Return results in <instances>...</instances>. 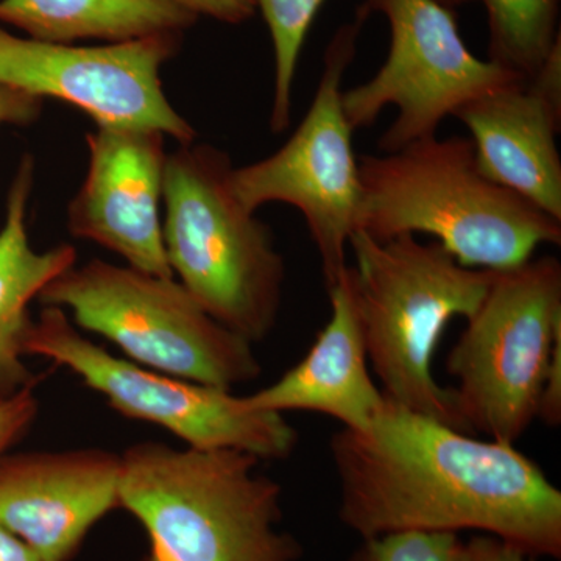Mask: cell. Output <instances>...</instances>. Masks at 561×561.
Here are the masks:
<instances>
[{
	"mask_svg": "<svg viewBox=\"0 0 561 561\" xmlns=\"http://www.w3.org/2000/svg\"><path fill=\"white\" fill-rule=\"evenodd\" d=\"M472 2V0H463ZM489 16L490 61L531 77L561 39L560 0H478Z\"/></svg>",
	"mask_w": 561,
	"mask_h": 561,
	"instance_id": "ac0fdd59",
	"label": "cell"
},
{
	"mask_svg": "<svg viewBox=\"0 0 561 561\" xmlns=\"http://www.w3.org/2000/svg\"><path fill=\"white\" fill-rule=\"evenodd\" d=\"M561 335V264L530 257L494 271L490 289L449 353L457 409L468 430L515 445L537 420Z\"/></svg>",
	"mask_w": 561,
	"mask_h": 561,
	"instance_id": "52a82bcc",
	"label": "cell"
},
{
	"mask_svg": "<svg viewBox=\"0 0 561 561\" xmlns=\"http://www.w3.org/2000/svg\"><path fill=\"white\" fill-rule=\"evenodd\" d=\"M350 249L356 260L350 265L354 306L383 394L474 435L460 416L453 390L435 381L432 364L449 321L474 313L494 271L463 267L442 243L421 242L415 234L381 242L356 231Z\"/></svg>",
	"mask_w": 561,
	"mask_h": 561,
	"instance_id": "277c9868",
	"label": "cell"
},
{
	"mask_svg": "<svg viewBox=\"0 0 561 561\" xmlns=\"http://www.w3.org/2000/svg\"><path fill=\"white\" fill-rule=\"evenodd\" d=\"M119 507L149 535L147 561H297L302 549L278 529V482L236 449L136 443L121 454Z\"/></svg>",
	"mask_w": 561,
	"mask_h": 561,
	"instance_id": "3957f363",
	"label": "cell"
},
{
	"mask_svg": "<svg viewBox=\"0 0 561 561\" xmlns=\"http://www.w3.org/2000/svg\"><path fill=\"white\" fill-rule=\"evenodd\" d=\"M43 99L0 84V127L2 125L27 127L35 124L43 114Z\"/></svg>",
	"mask_w": 561,
	"mask_h": 561,
	"instance_id": "cb8c5ba5",
	"label": "cell"
},
{
	"mask_svg": "<svg viewBox=\"0 0 561 561\" xmlns=\"http://www.w3.org/2000/svg\"><path fill=\"white\" fill-rule=\"evenodd\" d=\"M121 454L102 448L3 454L0 526L44 561H69L119 507Z\"/></svg>",
	"mask_w": 561,
	"mask_h": 561,
	"instance_id": "4fadbf2b",
	"label": "cell"
},
{
	"mask_svg": "<svg viewBox=\"0 0 561 561\" xmlns=\"http://www.w3.org/2000/svg\"><path fill=\"white\" fill-rule=\"evenodd\" d=\"M362 5L389 22V57L370 80L342 92V106L353 130L371 127L387 106H397V119L378 140L382 153L437 136L442 122L468 103L527 79L476 57L453 10L437 0H365Z\"/></svg>",
	"mask_w": 561,
	"mask_h": 561,
	"instance_id": "30bf717a",
	"label": "cell"
},
{
	"mask_svg": "<svg viewBox=\"0 0 561 561\" xmlns=\"http://www.w3.org/2000/svg\"><path fill=\"white\" fill-rule=\"evenodd\" d=\"M328 291L331 319L308 354L278 381L245 400L257 411L321 413L341 421L345 430L365 431L381 412L386 394L368 371L350 265Z\"/></svg>",
	"mask_w": 561,
	"mask_h": 561,
	"instance_id": "9a60e30c",
	"label": "cell"
},
{
	"mask_svg": "<svg viewBox=\"0 0 561 561\" xmlns=\"http://www.w3.org/2000/svg\"><path fill=\"white\" fill-rule=\"evenodd\" d=\"M38 300L150 370L232 390L260 378L253 343L203 309L175 278L91 260L51 279Z\"/></svg>",
	"mask_w": 561,
	"mask_h": 561,
	"instance_id": "8992f818",
	"label": "cell"
},
{
	"mask_svg": "<svg viewBox=\"0 0 561 561\" xmlns=\"http://www.w3.org/2000/svg\"><path fill=\"white\" fill-rule=\"evenodd\" d=\"M197 21L169 0H0V24L47 43L116 44L164 33L183 35Z\"/></svg>",
	"mask_w": 561,
	"mask_h": 561,
	"instance_id": "e0dca14e",
	"label": "cell"
},
{
	"mask_svg": "<svg viewBox=\"0 0 561 561\" xmlns=\"http://www.w3.org/2000/svg\"><path fill=\"white\" fill-rule=\"evenodd\" d=\"M471 133L479 169L561 221V39L540 69L456 114Z\"/></svg>",
	"mask_w": 561,
	"mask_h": 561,
	"instance_id": "5bb4252c",
	"label": "cell"
},
{
	"mask_svg": "<svg viewBox=\"0 0 561 561\" xmlns=\"http://www.w3.org/2000/svg\"><path fill=\"white\" fill-rule=\"evenodd\" d=\"M537 420L549 427H559L561 424V335L553 345L551 360L546 370Z\"/></svg>",
	"mask_w": 561,
	"mask_h": 561,
	"instance_id": "603a6c76",
	"label": "cell"
},
{
	"mask_svg": "<svg viewBox=\"0 0 561 561\" xmlns=\"http://www.w3.org/2000/svg\"><path fill=\"white\" fill-rule=\"evenodd\" d=\"M164 140V133L130 125H98L88 133L87 176L66 221L73 238L105 247L136 271L175 278L160 217Z\"/></svg>",
	"mask_w": 561,
	"mask_h": 561,
	"instance_id": "7c38bea8",
	"label": "cell"
},
{
	"mask_svg": "<svg viewBox=\"0 0 561 561\" xmlns=\"http://www.w3.org/2000/svg\"><path fill=\"white\" fill-rule=\"evenodd\" d=\"M39 413L35 389L0 400V457L27 434Z\"/></svg>",
	"mask_w": 561,
	"mask_h": 561,
	"instance_id": "44dd1931",
	"label": "cell"
},
{
	"mask_svg": "<svg viewBox=\"0 0 561 561\" xmlns=\"http://www.w3.org/2000/svg\"><path fill=\"white\" fill-rule=\"evenodd\" d=\"M181 36L73 46L22 38L0 24V84L70 103L98 125L153 128L186 146L197 133L169 102L160 76Z\"/></svg>",
	"mask_w": 561,
	"mask_h": 561,
	"instance_id": "8fae6325",
	"label": "cell"
},
{
	"mask_svg": "<svg viewBox=\"0 0 561 561\" xmlns=\"http://www.w3.org/2000/svg\"><path fill=\"white\" fill-rule=\"evenodd\" d=\"M194 16H208L225 24L239 25L256 13L253 0H169Z\"/></svg>",
	"mask_w": 561,
	"mask_h": 561,
	"instance_id": "7402d4cb",
	"label": "cell"
},
{
	"mask_svg": "<svg viewBox=\"0 0 561 561\" xmlns=\"http://www.w3.org/2000/svg\"><path fill=\"white\" fill-rule=\"evenodd\" d=\"M227 151L186 144L168 153L162 184L165 256L210 317L250 343L278 321L286 264L268 225L236 197Z\"/></svg>",
	"mask_w": 561,
	"mask_h": 561,
	"instance_id": "5b68a950",
	"label": "cell"
},
{
	"mask_svg": "<svg viewBox=\"0 0 561 561\" xmlns=\"http://www.w3.org/2000/svg\"><path fill=\"white\" fill-rule=\"evenodd\" d=\"M0 561H44L39 553L31 548L18 535L0 526Z\"/></svg>",
	"mask_w": 561,
	"mask_h": 561,
	"instance_id": "484cf974",
	"label": "cell"
},
{
	"mask_svg": "<svg viewBox=\"0 0 561 561\" xmlns=\"http://www.w3.org/2000/svg\"><path fill=\"white\" fill-rule=\"evenodd\" d=\"M339 516L362 538L479 530L531 557H561V491L515 445L402 408L386 397L370 427L331 437Z\"/></svg>",
	"mask_w": 561,
	"mask_h": 561,
	"instance_id": "6da1fadb",
	"label": "cell"
},
{
	"mask_svg": "<svg viewBox=\"0 0 561 561\" xmlns=\"http://www.w3.org/2000/svg\"><path fill=\"white\" fill-rule=\"evenodd\" d=\"M271 32L275 54V91L271 130L279 135L290 127L294 83L306 36L323 0H253Z\"/></svg>",
	"mask_w": 561,
	"mask_h": 561,
	"instance_id": "d6986e66",
	"label": "cell"
},
{
	"mask_svg": "<svg viewBox=\"0 0 561 561\" xmlns=\"http://www.w3.org/2000/svg\"><path fill=\"white\" fill-rule=\"evenodd\" d=\"M459 561H538V559L500 538L481 535L461 545Z\"/></svg>",
	"mask_w": 561,
	"mask_h": 561,
	"instance_id": "d4e9b609",
	"label": "cell"
},
{
	"mask_svg": "<svg viewBox=\"0 0 561 561\" xmlns=\"http://www.w3.org/2000/svg\"><path fill=\"white\" fill-rule=\"evenodd\" d=\"M461 545L449 531H393L365 538L350 561H459Z\"/></svg>",
	"mask_w": 561,
	"mask_h": 561,
	"instance_id": "ffe728a7",
	"label": "cell"
},
{
	"mask_svg": "<svg viewBox=\"0 0 561 561\" xmlns=\"http://www.w3.org/2000/svg\"><path fill=\"white\" fill-rule=\"evenodd\" d=\"M368 16L370 11L360 5L356 20L332 36L311 106L289 140L271 157L231 172L232 191L251 213L268 203H286L300 210L328 289L348 267L350 239L359 230V160L353 150L354 130L343 113L342 92Z\"/></svg>",
	"mask_w": 561,
	"mask_h": 561,
	"instance_id": "9c48e42d",
	"label": "cell"
},
{
	"mask_svg": "<svg viewBox=\"0 0 561 561\" xmlns=\"http://www.w3.org/2000/svg\"><path fill=\"white\" fill-rule=\"evenodd\" d=\"M25 356L68 368L84 386L105 397L113 411L171 432L190 448L236 449L261 461L289 459L298 432L283 413L257 411L232 390L150 370L113 356L80 334L54 306L33 320Z\"/></svg>",
	"mask_w": 561,
	"mask_h": 561,
	"instance_id": "ba28073f",
	"label": "cell"
},
{
	"mask_svg": "<svg viewBox=\"0 0 561 561\" xmlns=\"http://www.w3.org/2000/svg\"><path fill=\"white\" fill-rule=\"evenodd\" d=\"M33 180L35 161L25 154L11 183L0 228V400L35 389L41 381L24 360L33 324L31 305L51 279L77 264V251L69 243L33 249L27 228Z\"/></svg>",
	"mask_w": 561,
	"mask_h": 561,
	"instance_id": "2e32d148",
	"label": "cell"
},
{
	"mask_svg": "<svg viewBox=\"0 0 561 561\" xmlns=\"http://www.w3.org/2000/svg\"><path fill=\"white\" fill-rule=\"evenodd\" d=\"M359 230L427 234L463 267L504 271L560 245L561 221L479 169L471 138L437 136L359 158Z\"/></svg>",
	"mask_w": 561,
	"mask_h": 561,
	"instance_id": "7a4b0ae2",
	"label": "cell"
},
{
	"mask_svg": "<svg viewBox=\"0 0 561 561\" xmlns=\"http://www.w3.org/2000/svg\"><path fill=\"white\" fill-rule=\"evenodd\" d=\"M437 2H440L442 5L448 7V9H456L457 5H461L463 3V0H437Z\"/></svg>",
	"mask_w": 561,
	"mask_h": 561,
	"instance_id": "4316f807",
	"label": "cell"
}]
</instances>
